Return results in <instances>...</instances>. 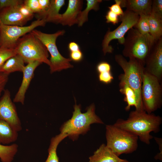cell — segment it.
I'll use <instances>...</instances> for the list:
<instances>
[{"label":"cell","mask_w":162,"mask_h":162,"mask_svg":"<svg viewBox=\"0 0 162 162\" xmlns=\"http://www.w3.org/2000/svg\"><path fill=\"white\" fill-rule=\"evenodd\" d=\"M23 3L26 5L36 16L39 14L40 10L38 0H26L23 1Z\"/></svg>","instance_id":"cell-29"},{"label":"cell","mask_w":162,"mask_h":162,"mask_svg":"<svg viewBox=\"0 0 162 162\" xmlns=\"http://www.w3.org/2000/svg\"><path fill=\"white\" fill-rule=\"evenodd\" d=\"M74 109L71 118L64 123L60 128L61 133L66 134L73 140L77 139L80 134H85L89 130L91 124H104L95 114L94 104L87 108L85 113H82L80 105L76 104Z\"/></svg>","instance_id":"cell-2"},{"label":"cell","mask_w":162,"mask_h":162,"mask_svg":"<svg viewBox=\"0 0 162 162\" xmlns=\"http://www.w3.org/2000/svg\"><path fill=\"white\" fill-rule=\"evenodd\" d=\"M83 2L81 0H69L67 8L61 14L59 23L71 26L77 24L78 16L81 11Z\"/></svg>","instance_id":"cell-15"},{"label":"cell","mask_w":162,"mask_h":162,"mask_svg":"<svg viewBox=\"0 0 162 162\" xmlns=\"http://www.w3.org/2000/svg\"><path fill=\"white\" fill-rule=\"evenodd\" d=\"M3 92L0 98V121H5L16 131H20L22 129L21 123L10 92L6 89Z\"/></svg>","instance_id":"cell-11"},{"label":"cell","mask_w":162,"mask_h":162,"mask_svg":"<svg viewBox=\"0 0 162 162\" xmlns=\"http://www.w3.org/2000/svg\"><path fill=\"white\" fill-rule=\"evenodd\" d=\"M162 121L159 116L135 110L130 112L127 119H118L114 125L136 135L141 141L149 144L153 138L150 133L159 131Z\"/></svg>","instance_id":"cell-1"},{"label":"cell","mask_w":162,"mask_h":162,"mask_svg":"<svg viewBox=\"0 0 162 162\" xmlns=\"http://www.w3.org/2000/svg\"><path fill=\"white\" fill-rule=\"evenodd\" d=\"M17 54L21 56L26 63L37 61L50 65L48 51L45 46L31 32L21 37L14 48Z\"/></svg>","instance_id":"cell-6"},{"label":"cell","mask_w":162,"mask_h":162,"mask_svg":"<svg viewBox=\"0 0 162 162\" xmlns=\"http://www.w3.org/2000/svg\"><path fill=\"white\" fill-rule=\"evenodd\" d=\"M86 7L83 11H81L77 17V23L79 27L82 26L84 23L88 20V14L91 10H98L101 0H87Z\"/></svg>","instance_id":"cell-24"},{"label":"cell","mask_w":162,"mask_h":162,"mask_svg":"<svg viewBox=\"0 0 162 162\" xmlns=\"http://www.w3.org/2000/svg\"><path fill=\"white\" fill-rule=\"evenodd\" d=\"M152 2L151 0H121V6L139 15H148L151 12Z\"/></svg>","instance_id":"cell-16"},{"label":"cell","mask_w":162,"mask_h":162,"mask_svg":"<svg viewBox=\"0 0 162 162\" xmlns=\"http://www.w3.org/2000/svg\"><path fill=\"white\" fill-rule=\"evenodd\" d=\"M106 146L117 156L131 153L138 147L136 135L113 125L106 127Z\"/></svg>","instance_id":"cell-5"},{"label":"cell","mask_w":162,"mask_h":162,"mask_svg":"<svg viewBox=\"0 0 162 162\" xmlns=\"http://www.w3.org/2000/svg\"><path fill=\"white\" fill-rule=\"evenodd\" d=\"M31 32L41 41L50 55L49 66L51 73L73 67L70 63L71 59L62 56L56 45L57 38L64 34L65 32L64 30H59L55 33L49 34L34 29Z\"/></svg>","instance_id":"cell-7"},{"label":"cell","mask_w":162,"mask_h":162,"mask_svg":"<svg viewBox=\"0 0 162 162\" xmlns=\"http://www.w3.org/2000/svg\"><path fill=\"white\" fill-rule=\"evenodd\" d=\"M67 136L66 134L61 133L51 139L48 149V157L45 162H59L56 152L57 147L61 142Z\"/></svg>","instance_id":"cell-23"},{"label":"cell","mask_w":162,"mask_h":162,"mask_svg":"<svg viewBox=\"0 0 162 162\" xmlns=\"http://www.w3.org/2000/svg\"><path fill=\"white\" fill-rule=\"evenodd\" d=\"M128 32L123 44V56L136 59L145 66L146 58L155 40L150 34H142L135 28Z\"/></svg>","instance_id":"cell-4"},{"label":"cell","mask_w":162,"mask_h":162,"mask_svg":"<svg viewBox=\"0 0 162 162\" xmlns=\"http://www.w3.org/2000/svg\"><path fill=\"white\" fill-rule=\"evenodd\" d=\"M115 3L109 7V10L118 16H122L124 13L121 6V0H115Z\"/></svg>","instance_id":"cell-33"},{"label":"cell","mask_w":162,"mask_h":162,"mask_svg":"<svg viewBox=\"0 0 162 162\" xmlns=\"http://www.w3.org/2000/svg\"><path fill=\"white\" fill-rule=\"evenodd\" d=\"M151 13L162 19V0H152Z\"/></svg>","instance_id":"cell-28"},{"label":"cell","mask_w":162,"mask_h":162,"mask_svg":"<svg viewBox=\"0 0 162 162\" xmlns=\"http://www.w3.org/2000/svg\"><path fill=\"white\" fill-rule=\"evenodd\" d=\"M119 17V20L122 22L120 25L112 31L108 30L104 36L102 42V47L104 55L107 53L112 52L113 49L109 45L112 40L116 39L121 44H124L125 39L124 35L136 25L140 16L132 11L126 10L124 12L123 15Z\"/></svg>","instance_id":"cell-9"},{"label":"cell","mask_w":162,"mask_h":162,"mask_svg":"<svg viewBox=\"0 0 162 162\" xmlns=\"http://www.w3.org/2000/svg\"><path fill=\"white\" fill-rule=\"evenodd\" d=\"M68 48L70 52L80 50L78 44L75 42H71L69 43L68 45Z\"/></svg>","instance_id":"cell-39"},{"label":"cell","mask_w":162,"mask_h":162,"mask_svg":"<svg viewBox=\"0 0 162 162\" xmlns=\"http://www.w3.org/2000/svg\"><path fill=\"white\" fill-rule=\"evenodd\" d=\"M89 159V162H130L120 158L104 144H102Z\"/></svg>","instance_id":"cell-17"},{"label":"cell","mask_w":162,"mask_h":162,"mask_svg":"<svg viewBox=\"0 0 162 162\" xmlns=\"http://www.w3.org/2000/svg\"><path fill=\"white\" fill-rule=\"evenodd\" d=\"M70 57L71 61L79 62L82 59L83 55L80 50L77 51L70 52Z\"/></svg>","instance_id":"cell-38"},{"label":"cell","mask_w":162,"mask_h":162,"mask_svg":"<svg viewBox=\"0 0 162 162\" xmlns=\"http://www.w3.org/2000/svg\"><path fill=\"white\" fill-rule=\"evenodd\" d=\"M17 8L22 15L28 21L33 18L34 14L23 2L18 5Z\"/></svg>","instance_id":"cell-30"},{"label":"cell","mask_w":162,"mask_h":162,"mask_svg":"<svg viewBox=\"0 0 162 162\" xmlns=\"http://www.w3.org/2000/svg\"><path fill=\"white\" fill-rule=\"evenodd\" d=\"M22 0H0V10L4 8L17 6L23 3Z\"/></svg>","instance_id":"cell-32"},{"label":"cell","mask_w":162,"mask_h":162,"mask_svg":"<svg viewBox=\"0 0 162 162\" xmlns=\"http://www.w3.org/2000/svg\"><path fill=\"white\" fill-rule=\"evenodd\" d=\"M22 72V80L21 85L13 99L14 103H20L23 105L25 94L32 79L36 68L40 63L37 61H31L28 63Z\"/></svg>","instance_id":"cell-13"},{"label":"cell","mask_w":162,"mask_h":162,"mask_svg":"<svg viewBox=\"0 0 162 162\" xmlns=\"http://www.w3.org/2000/svg\"><path fill=\"white\" fill-rule=\"evenodd\" d=\"M119 83L120 92L124 96V101L127 103L125 109L128 111L131 106L135 107L136 110H140L137 103L136 97L133 90L124 81L119 80Z\"/></svg>","instance_id":"cell-19"},{"label":"cell","mask_w":162,"mask_h":162,"mask_svg":"<svg viewBox=\"0 0 162 162\" xmlns=\"http://www.w3.org/2000/svg\"><path fill=\"white\" fill-rule=\"evenodd\" d=\"M98 78L100 82L107 84L111 82L113 77L111 71H105L99 74Z\"/></svg>","instance_id":"cell-34"},{"label":"cell","mask_w":162,"mask_h":162,"mask_svg":"<svg viewBox=\"0 0 162 162\" xmlns=\"http://www.w3.org/2000/svg\"><path fill=\"white\" fill-rule=\"evenodd\" d=\"M146 72L156 77L161 82L162 79V37L155 40L145 61Z\"/></svg>","instance_id":"cell-12"},{"label":"cell","mask_w":162,"mask_h":162,"mask_svg":"<svg viewBox=\"0 0 162 162\" xmlns=\"http://www.w3.org/2000/svg\"><path fill=\"white\" fill-rule=\"evenodd\" d=\"M18 145L14 143L9 146L0 144V159L2 162H11L18 150Z\"/></svg>","instance_id":"cell-25"},{"label":"cell","mask_w":162,"mask_h":162,"mask_svg":"<svg viewBox=\"0 0 162 162\" xmlns=\"http://www.w3.org/2000/svg\"><path fill=\"white\" fill-rule=\"evenodd\" d=\"M105 17L106 22L107 23H111L116 25L119 21L118 16L110 10L107 12Z\"/></svg>","instance_id":"cell-35"},{"label":"cell","mask_w":162,"mask_h":162,"mask_svg":"<svg viewBox=\"0 0 162 162\" xmlns=\"http://www.w3.org/2000/svg\"><path fill=\"white\" fill-rule=\"evenodd\" d=\"M25 61L20 55L16 54L9 58L0 68V73L9 74L16 72H22L25 67Z\"/></svg>","instance_id":"cell-18"},{"label":"cell","mask_w":162,"mask_h":162,"mask_svg":"<svg viewBox=\"0 0 162 162\" xmlns=\"http://www.w3.org/2000/svg\"><path fill=\"white\" fill-rule=\"evenodd\" d=\"M115 60L123 70L124 73L118 76L119 80L125 81L134 92L140 110H144L142 100L141 88L144 65L136 59L127 61L122 55L116 54Z\"/></svg>","instance_id":"cell-3"},{"label":"cell","mask_w":162,"mask_h":162,"mask_svg":"<svg viewBox=\"0 0 162 162\" xmlns=\"http://www.w3.org/2000/svg\"><path fill=\"white\" fill-rule=\"evenodd\" d=\"M150 34L157 40L162 37V19L151 13L148 16Z\"/></svg>","instance_id":"cell-22"},{"label":"cell","mask_w":162,"mask_h":162,"mask_svg":"<svg viewBox=\"0 0 162 162\" xmlns=\"http://www.w3.org/2000/svg\"><path fill=\"white\" fill-rule=\"evenodd\" d=\"M40 11L39 15L37 16V20L43 19L49 8L50 0H38Z\"/></svg>","instance_id":"cell-31"},{"label":"cell","mask_w":162,"mask_h":162,"mask_svg":"<svg viewBox=\"0 0 162 162\" xmlns=\"http://www.w3.org/2000/svg\"><path fill=\"white\" fill-rule=\"evenodd\" d=\"M17 6L6 7L0 10V22L6 25L24 26L28 21L20 13Z\"/></svg>","instance_id":"cell-14"},{"label":"cell","mask_w":162,"mask_h":162,"mask_svg":"<svg viewBox=\"0 0 162 162\" xmlns=\"http://www.w3.org/2000/svg\"><path fill=\"white\" fill-rule=\"evenodd\" d=\"M142 100L144 110L152 113L160 108L162 104L161 82L144 70L141 88Z\"/></svg>","instance_id":"cell-8"},{"label":"cell","mask_w":162,"mask_h":162,"mask_svg":"<svg viewBox=\"0 0 162 162\" xmlns=\"http://www.w3.org/2000/svg\"><path fill=\"white\" fill-rule=\"evenodd\" d=\"M148 15L143 14L139 15L140 17L138 21L134 27L143 34H150V28L148 21Z\"/></svg>","instance_id":"cell-26"},{"label":"cell","mask_w":162,"mask_h":162,"mask_svg":"<svg viewBox=\"0 0 162 162\" xmlns=\"http://www.w3.org/2000/svg\"><path fill=\"white\" fill-rule=\"evenodd\" d=\"M18 137V132L7 122L0 121V144H8L16 141Z\"/></svg>","instance_id":"cell-21"},{"label":"cell","mask_w":162,"mask_h":162,"mask_svg":"<svg viewBox=\"0 0 162 162\" xmlns=\"http://www.w3.org/2000/svg\"><path fill=\"white\" fill-rule=\"evenodd\" d=\"M16 54L14 49L0 47V68L8 59Z\"/></svg>","instance_id":"cell-27"},{"label":"cell","mask_w":162,"mask_h":162,"mask_svg":"<svg viewBox=\"0 0 162 162\" xmlns=\"http://www.w3.org/2000/svg\"><path fill=\"white\" fill-rule=\"evenodd\" d=\"M9 74L0 73V96L8 81Z\"/></svg>","instance_id":"cell-37"},{"label":"cell","mask_w":162,"mask_h":162,"mask_svg":"<svg viewBox=\"0 0 162 162\" xmlns=\"http://www.w3.org/2000/svg\"><path fill=\"white\" fill-rule=\"evenodd\" d=\"M46 22L44 19H38L29 26H20L5 25L0 22V47L14 49L21 37L37 27L44 26Z\"/></svg>","instance_id":"cell-10"},{"label":"cell","mask_w":162,"mask_h":162,"mask_svg":"<svg viewBox=\"0 0 162 162\" xmlns=\"http://www.w3.org/2000/svg\"><path fill=\"white\" fill-rule=\"evenodd\" d=\"M98 72L99 73L105 71H111L110 64L106 62H102L97 65L96 67Z\"/></svg>","instance_id":"cell-36"},{"label":"cell","mask_w":162,"mask_h":162,"mask_svg":"<svg viewBox=\"0 0 162 162\" xmlns=\"http://www.w3.org/2000/svg\"><path fill=\"white\" fill-rule=\"evenodd\" d=\"M64 0H51L49 8L43 19L46 22L58 24L59 23L61 14L59 11L64 5Z\"/></svg>","instance_id":"cell-20"}]
</instances>
